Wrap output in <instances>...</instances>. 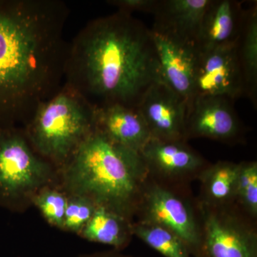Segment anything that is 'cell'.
<instances>
[{
	"instance_id": "obj_17",
	"label": "cell",
	"mask_w": 257,
	"mask_h": 257,
	"mask_svg": "<svg viewBox=\"0 0 257 257\" xmlns=\"http://www.w3.org/2000/svg\"><path fill=\"white\" fill-rule=\"evenodd\" d=\"M239 164L217 162L207 166L199 175L202 182V202L211 207L231 205L236 201Z\"/></svg>"
},
{
	"instance_id": "obj_22",
	"label": "cell",
	"mask_w": 257,
	"mask_h": 257,
	"mask_svg": "<svg viewBox=\"0 0 257 257\" xmlns=\"http://www.w3.org/2000/svg\"><path fill=\"white\" fill-rule=\"evenodd\" d=\"M68 199L58 191L47 189L37 194L35 204L51 224L63 227Z\"/></svg>"
},
{
	"instance_id": "obj_19",
	"label": "cell",
	"mask_w": 257,
	"mask_h": 257,
	"mask_svg": "<svg viewBox=\"0 0 257 257\" xmlns=\"http://www.w3.org/2000/svg\"><path fill=\"white\" fill-rule=\"evenodd\" d=\"M133 233L165 257H192L188 248L175 233L159 225L139 221Z\"/></svg>"
},
{
	"instance_id": "obj_21",
	"label": "cell",
	"mask_w": 257,
	"mask_h": 257,
	"mask_svg": "<svg viewBox=\"0 0 257 257\" xmlns=\"http://www.w3.org/2000/svg\"><path fill=\"white\" fill-rule=\"evenodd\" d=\"M97 205L88 197L73 195L68 199L63 228L74 232H80L94 214Z\"/></svg>"
},
{
	"instance_id": "obj_6",
	"label": "cell",
	"mask_w": 257,
	"mask_h": 257,
	"mask_svg": "<svg viewBox=\"0 0 257 257\" xmlns=\"http://www.w3.org/2000/svg\"><path fill=\"white\" fill-rule=\"evenodd\" d=\"M50 169L32 152L23 136L0 133V204L11 206L41 187Z\"/></svg>"
},
{
	"instance_id": "obj_9",
	"label": "cell",
	"mask_w": 257,
	"mask_h": 257,
	"mask_svg": "<svg viewBox=\"0 0 257 257\" xmlns=\"http://www.w3.org/2000/svg\"><path fill=\"white\" fill-rule=\"evenodd\" d=\"M162 81L178 94L187 106L193 99L198 50L194 42L158 29H150Z\"/></svg>"
},
{
	"instance_id": "obj_11",
	"label": "cell",
	"mask_w": 257,
	"mask_h": 257,
	"mask_svg": "<svg viewBox=\"0 0 257 257\" xmlns=\"http://www.w3.org/2000/svg\"><path fill=\"white\" fill-rule=\"evenodd\" d=\"M234 101L222 96L193 99L186 120V140L207 138L232 143L239 138L242 126L235 111Z\"/></svg>"
},
{
	"instance_id": "obj_10",
	"label": "cell",
	"mask_w": 257,
	"mask_h": 257,
	"mask_svg": "<svg viewBox=\"0 0 257 257\" xmlns=\"http://www.w3.org/2000/svg\"><path fill=\"white\" fill-rule=\"evenodd\" d=\"M138 109L152 139L163 142H187V104L163 81L150 87Z\"/></svg>"
},
{
	"instance_id": "obj_2",
	"label": "cell",
	"mask_w": 257,
	"mask_h": 257,
	"mask_svg": "<svg viewBox=\"0 0 257 257\" xmlns=\"http://www.w3.org/2000/svg\"><path fill=\"white\" fill-rule=\"evenodd\" d=\"M67 8L52 0H22L0 8V99L23 119L59 92L69 49Z\"/></svg>"
},
{
	"instance_id": "obj_20",
	"label": "cell",
	"mask_w": 257,
	"mask_h": 257,
	"mask_svg": "<svg viewBox=\"0 0 257 257\" xmlns=\"http://www.w3.org/2000/svg\"><path fill=\"white\" fill-rule=\"evenodd\" d=\"M236 201L243 210L251 216H257V163L246 162L239 163L236 182Z\"/></svg>"
},
{
	"instance_id": "obj_15",
	"label": "cell",
	"mask_w": 257,
	"mask_h": 257,
	"mask_svg": "<svg viewBox=\"0 0 257 257\" xmlns=\"http://www.w3.org/2000/svg\"><path fill=\"white\" fill-rule=\"evenodd\" d=\"M211 0H159L152 28L170 32L197 45L204 13Z\"/></svg>"
},
{
	"instance_id": "obj_7",
	"label": "cell",
	"mask_w": 257,
	"mask_h": 257,
	"mask_svg": "<svg viewBox=\"0 0 257 257\" xmlns=\"http://www.w3.org/2000/svg\"><path fill=\"white\" fill-rule=\"evenodd\" d=\"M200 209L205 257H257L256 230L231 205Z\"/></svg>"
},
{
	"instance_id": "obj_23",
	"label": "cell",
	"mask_w": 257,
	"mask_h": 257,
	"mask_svg": "<svg viewBox=\"0 0 257 257\" xmlns=\"http://www.w3.org/2000/svg\"><path fill=\"white\" fill-rule=\"evenodd\" d=\"M109 4L119 8L120 11L131 14L133 12H142L153 15L158 5L159 0H113Z\"/></svg>"
},
{
	"instance_id": "obj_3",
	"label": "cell",
	"mask_w": 257,
	"mask_h": 257,
	"mask_svg": "<svg viewBox=\"0 0 257 257\" xmlns=\"http://www.w3.org/2000/svg\"><path fill=\"white\" fill-rule=\"evenodd\" d=\"M71 157L66 182L73 195L88 197L127 219L138 210L150 179L140 153L94 128Z\"/></svg>"
},
{
	"instance_id": "obj_4",
	"label": "cell",
	"mask_w": 257,
	"mask_h": 257,
	"mask_svg": "<svg viewBox=\"0 0 257 257\" xmlns=\"http://www.w3.org/2000/svg\"><path fill=\"white\" fill-rule=\"evenodd\" d=\"M94 128V108L66 85L38 106L30 120L29 135L43 156L62 162Z\"/></svg>"
},
{
	"instance_id": "obj_18",
	"label": "cell",
	"mask_w": 257,
	"mask_h": 257,
	"mask_svg": "<svg viewBox=\"0 0 257 257\" xmlns=\"http://www.w3.org/2000/svg\"><path fill=\"white\" fill-rule=\"evenodd\" d=\"M82 233L89 241L112 246L118 251L128 244L133 234V225L125 216L97 206Z\"/></svg>"
},
{
	"instance_id": "obj_1",
	"label": "cell",
	"mask_w": 257,
	"mask_h": 257,
	"mask_svg": "<svg viewBox=\"0 0 257 257\" xmlns=\"http://www.w3.org/2000/svg\"><path fill=\"white\" fill-rule=\"evenodd\" d=\"M67 85L94 109L138 108L151 86L162 81L150 29L119 11L90 22L69 49Z\"/></svg>"
},
{
	"instance_id": "obj_14",
	"label": "cell",
	"mask_w": 257,
	"mask_h": 257,
	"mask_svg": "<svg viewBox=\"0 0 257 257\" xmlns=\"http://www.w3.org/2000/svg\"><path fill=\"white\" fill-rule=\"evenodd\" d=\"M242 2L211 0L201 23L197 38L198 50L234 44L242 22Z\"/></svg>"
},
{
	"instance_id": "obj_13",
	"label": "cell",
	"mask_w": 257,
	"mask_h": 257,
	"mask_svg": "<svg viewBox=\"0 0 257 257\" xmlns=\"http://www.w3.org/2000/svg\"><path fill=\"white\" fill-rule=\"evenodd\" d=\"M94 128L113 143L139 153L152 139L138 108L120 104L94 109Z\"/></svg>"
},
{
	"instance_id": "obj_8",
	"label": "cell",
	"mask_w": 257,
	"mask_h": 257,
	"mask_svg": "<svg viewBox=\"0 0 257 257\" xmlns=\"http://www.w3.org/2000/svg\"><path fill=\"white\" fill-rule=\"evenodd\" d=\"M243 96L244 90L236 57V42L198 50L192 101L204 96H222L234 101Z\"/></svg>"
},
{
	"instance_id": "obj_5",
	"label": "cell",
	"mask_w": 257,
	"mask_h": 257,
	"mask_svg": "<svg viewBox=\"0 0 257 257\" xmlns=\"http://www.w3.org/2000/svg\"><path fill=\"white\" fill-rule=\"evenodd\" d=\"M140 221L170 230L185 243L192 257H205L202 228L189 204L150 177L138 210Z\"/></svg>"
},
{
	"instance_id": "obj_16",
	"label": "cell",
	"mask_w": 257,
	"mask_h": 257,
	"mask_svg": "<svg viewBox=\"0 0 257 257\" xmlns=\"http://www.w3.org/2000/svg\"><path fill=\"white\" fill-rule=\"evenodd\" d=\"M236 54L242 78L244 96L253 105L257 99V5L243 10Z\"/></svg>"
},
{
	"instance_id": "obj_24",
	"label": "cell",
	"mask_w": 257,
	"mask_h": 257,
	"mask_svg": "<svg viewBox=\"0 0 257 257\" xmlns=\"http://www.w3.org/2000/svg\"><path fill=\"white\" fill-rule=\"evenodd\" d=\"M82 257H133L127 256V255L122 254V253L118 252V251L115 250L112 251H106V252H101L94 253L92 255H87Z\"/></svg>"
},
{
	"instance_id": "obj_12",
	"label": "cell",
	"mask_w": 257,
	"mask_h": 257,
	"mask_svg": "<svg viewBox=\"0 0 257 257\" xmlns=\"http://www.w3.org/2000/svg\"><path fill=\"white\" fill-rule=\"evenodd\" d=\"M140 155L151 177L184 178L199 175L207 167L204 159L186 142H163L152 138Z\"/></svg>"
}]
</instances>
